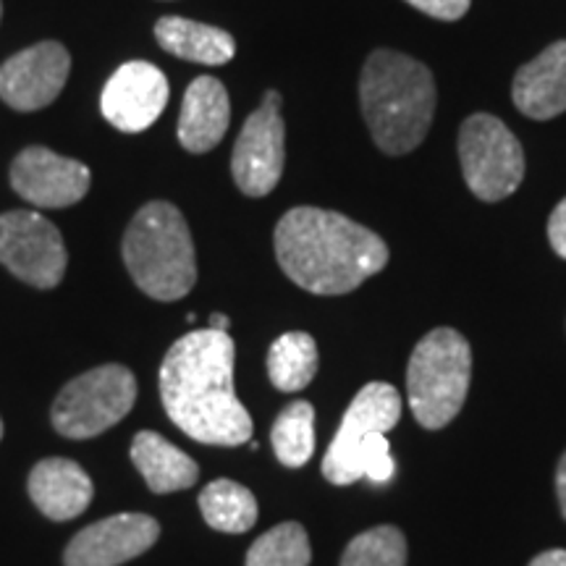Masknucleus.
<instances>
[{
    "mask_svg": "<svg viewBox=\"0 0 566 566\" xmlns=\"http://www.w3.org/2000/svg\"><path fill=\"white\" fill-rule=\"evenodd\" d=\"M233 338L226 331H192L166 352L160 399L176 428L197 443L242 446L254 424L233 391Z\"/></svg>",
    "mask_w": 566,
    "mask_h": 566,
    "instance_id": "obj_1",
    "label": "nucleus"
},
{
    "mask_svg": "<svg viewBox=\"0 0 566 566\" xmlns=\"http://www.w3.org/2000/svg\"><path fill=\"white\" fill-rule=\"evenodd\" d=\"M275 258L304 292L338 296L384 271L388 247L378 233L342 212L294 208L275 226Z\"/></svg>",
    "mask_w": 566,
    "mask_h": 566,
    "instance_id": "obj_2",
    "label": "nucleus"
},
{
    "mask_svg": "<svg viewBox=\"0 0 566 566\" xmlns=\"http://www.w3.org/2000/svg\"><path fill=\"white\" fill-rule=\"evenodd\" d=\"M359 103L378 150L407 155L433 124V74L405 53L375 51L359 76Z\"/></svg>",
    "mask_w": 566,
    "mask_h": 566,
    "instance_id": "obj_3",
    "label": "nucleus"
},
{
    "mask_svg": "<svg viewBox=\"0 0 566 566\" xmlns=\"http://www.w3.org/2000/svg\"><path fill=\"white\" fill-rule=\"evenodd\" d=\"M122 254L134 283L158 302L181 300L197 283L192 233L171 202H147L132 218Z\"/></svg>",
    "mask_w": 566,
    "mask_h": 566,
    "instance_id": "obj_4",
    "label": "nucleus"
},
{
    "mask_svg": "<svg viewBox=\"0 0 566 566\" xmlns=\"http://www.w3.org/2000/svg\"><path fill=\"white\" fill-rule=\"evenodd\" d=\"M401 420V399L391 384L373 380L354 396L342 428L323 457V478L334 485L373 480L384 485L396 475L388 430Z\"/></svg>",
    "mask_w": 566,
    "mask_h": 566,
    "instance_id": "obj_5",
    "label": "nucleus"
},
{
    "mask_svg": "<svg viewBox=\"0 0 566 566\" xmlns=\"http://www.w3.org/2000/svg\"><path fill=\"white\" fill-rule=\"evenodd\" d=\"M472 378V349L454 328H436L407 365V399L424 430H441L462 412Z\"/></svg>",
    "mask_w": 566,
    "mask_h": 566,
    "instance_id": "obj_6",
    "label": "nucleus"
},
{
    "mask_svg": "<svg viewBox=\"0 0 566 566\" xmlns=\"http://www.w3.org/2000/svg\"><path fill=\"white\" fill-rule=\"evenodd\" d=\"M137 401V378L124 365H103L63 386L53 405V428L71 441H87L113 428Z\"/></svg>",
    "mask_w": 566,
    "mask_h": 566,
    "instance_id": "obj_7",
    "label": "nucleus"
},
{
    "mask_svg": "<svg viewBox=\"0 0 566 566\" xmlns=\"http://www.w3.org/2000/svg\"><path fill=\"white\" fill-rule=\"evenodd\" d=\"M459 160L472 195L483 202L506 200L525 179V153L504 122L488 113L470 116L459 132Z\"/></svg>",
    "mask_w": 566,
    "mask_h": 566,
    "instance_id": "obj_8",
    "label": "nucleus"
},
{
    "mask_svg": "<svg viewBox=\"0 0 566 566\" xmlns=\"http://www.w3.org/2000/svg\"><path fill=\"white\" fill-rule=\"evenodd\" d=\"M0 263L34 289H55L66 273V247L55 226L32 210L0 216Z\"/></svg>",
    "mask_w": 566,
    "mask_h": 566,
    "instance_id": "obj_9",
    "label": "nucleus"
},
{
    "mask_svg": "<svg viewBox=\"0 0 566 566\" xmlns=\"http://www.w3.org/2000/svg\"><path fill=\"white\" fill-rule=\"evenodd\" d=\"M286 163V124L281 95L265 92V101L244 122L231 155V174L247 197H265L279 187Z\"/></svg>",
    "mask_w": 566,
    "mask_h": 566,
    "instance_id": "obj_10",
    "label": "nucleus"
},
{
    "mask_svg": "<svg viewBox=\"0 0 566 566\" xmlns=\"http://www.w3.org/2000/svg\"><path fill=\"white\" fill-rule=\"evenodd\" d=\"M92 174L84 163L48 150L27 147L11 166V187L21 200L38 208H69L90 192Z\"/></svg>",
    "mask_w": 566,
    "mask_h": 566,
    "instance_id": "obj_11",
    "label": "nucleus"
},
{
    "mask_svg": "<svg viewBox=\"0 0 566 566\" xmlns=\"http://www.w3.org/2000/svg\"><path fill=\"white\" fill-rule=\"evenodd\" d=\"M71 55L61 42H40L0 66V97L13 111L48 108L66 87Z\"/></svg>",
    "mask_w": 566,
    "mask_h": 566,
    "instance_id": "obj_12",
    "label": "nucleus"
},
{
    "mask_svg": "<svg viewBox=\"0 0 566 566\" xmlns=\"http://www.w3.org/2000/svg\"><path fill=\"white\" fill-rule=\"evenodd\" d=\"M168 80L147 61L124 63L111 76L101 95V111L118 132L137 134L150 129L168 105Z\"/></svg>",
    "mask_w": 566,
    "mask_h": 566,
    "instance_id": "obj_13",
    "label": "nucleus"
},
{
    "mask_svg": "<svg viewBox=\"0 0 566 566\" xmlns=\"http://www.w3.org/2000/svg\"><path fill=\"white\" fill-rule=\"evenodd\" d=\"M160 525L147 514H113L71 537L63 554L66 566H118L150 551Z\"/></svg>",
    "mask_w": 566,
    "mask_h": 566,
    "instance_id": "obj_14",
    "label": "nucleus"
},
{
    "mask_svg": "<svg viewBox=\"0 0 566 566\" xmlns=\"http://www.w3.org/2000/svg\"><path fill=\"white\" fill-rule=\"evenodd\" d=\"M30 499L48 520L69 522L87 512L95 485L87 472L71 459H42L30 472Z\"/></svg>",
    "mask_w": 566,
    "mask_h": 566,
    "instance_id": "obj_15",
    "label": "nucleus"
},
{
    "mask_svg": "<svg viewBox=\"0 0 566 566\" xmlns=\"http://www.w3.org/2000/svg\"><path fill=\"white\" fill-rule=\"evenodd\" d=\"M229 92L212 76H197L184 92L179 116V142L187 153H210L229 132Z\"/></svg>",
    "mask_w": 566,
    "mask_h": 566,
    "instance_id": "obj_16",
    "label": "nucleus"
},
{
    "mask_svg": "<svg viewBox=\"0 0 566 566\" xmlns=\"http://www.w3.org/2000/svg\"><path fill=\"white\" fill-rule=\"evenodd\" d=\"M514 105L535 122H548L566 111V40L548 45L514 76Z\"/></svg>",
    "mask_w": 566,
    "mask_h": 566,
    "instance_id": "obj_17",
    "label": "nucleus"
},
{
    "mask_svg": "<svg viewBox=\"0 0 566 566\" xmlns=\"http://www.w3.org/2000/svg\"><path fill=\"white\" fill-rule=\"evenodd\" d=\"M132 462L153 493L187 491L200 478V467L155 430H142L132 441Z\"/></svg>",
    "mask_w": 566,
    "mask_h": 566,
    "instance_id": "obj_18",
    "label": "nucleus"
},
{
    "mask_svg": "<svg viewBox=\"0 0 566 566\" xmlns=\"http://www.w3.org/2000/svg\"><path fill=\"white\" fill-rule=\"evenodd\" d=\"M155 38L166 53L205 66H223L237 53V42L226 30L181 17H163L155 24Z\"/></svg>",
    "mask_w": 566,
    "mask_h": 566,
    "instance_id": "obj_19",
    "label": "nucleus"
},
{
    "mask_svg": "<svg viewBox=\"0 0 566 566\" xmlns=\"http://www.w3.org/2000/svg\"><path fill=\"white\" fill-rule=\"evenodd\" d=\"M200 512L205 522L218 533L242 535L258 522V499L250 488L221 478L205 485L200 493Z\"/></svg>",
    "mask_w": 566,
    "mask_h": 566,
    "instance_id": "obj_20",
    "label": "nucleus"
},
{
    "mask_svg": "<svg viewBox=\"0 0 566 566\" xmlns=\"http://www.w3.org/2000/svg\"><path fill=\"white\" fill-rule=\"evenodd\" d=\"M268 375L283 394L302 391L317 375V344L304 331H289L275 338L268 352Z\"/></svg>",
    "mask_w": 566,
    "mask_h": 566,
    "instance_id": "obj_21",
    "label": "nucleus"
},
{
    "mask_svg": "<svg viewBox=\"0 0 566 566\" xmlns=\"http://www.w3.org/2000/svg\"><path fill=\"white\" fill-rule=\"evenodd\" d=\"M273 451L283 467H304L315 454V407L294 401L275 417L271 430Z\"/></svg>",
    "mask_w": 566,
    "mask_h": 566,
    "instance_id": "obj_22",
    "label": "nucleus"
},
{
    "mask_svg": "<svg viewBox=\"0 0 566 566\" xmlns=\"http://www.w3.org/2000/svg\"><path fill=\"white\" fill-rule=\"evenodd\" d=\"M313 548L300 522H281L247 551V566H310Z\"/></svg>",
    "mask_w": 566,
    "mask_h": 566,
    "instance_id": "obj_23",
    "label": "nucleus"
},
{
    "mask_svg": "<svg viewBox=\"0 0 566 566\" xmlns=\"http://www.w3.org/2000/svg\"><path fill=\"white\" fill-rule=\"evenodd\" d=\"M342 566H407V537L394 525L365 530L346 546Z\"/></svg>",
    "mask_w": 566,
    "mask_h": 566,
    "instance_id": "obj_24",
    "label": "nucleus"
},
{
    "mask_svg": "<svg viewBox=\"0 0 566 566\" xmlns=\"http://www.w3.org/2000/svg\"><path fill=\"white\" fill-rule=\"evenodd\" d=\"M409 6H415L417 11L428 13V17L441 19V21H457L470 11L472 0H407Z\"/></svg>",
    "mask_w": 566,
    "mask_h": 566,
    "instance_id": "obj_25",
    "label": "nucleus"
},
{
    "mask_svg": "<svg viewBox=\"0 0 566 566\" xmlns=\"http://www.w3.org/2000/svg\"><path fill=\"white\" fill-rule=\"evenodd\" d=\"M548 239H551V247H554V252L558 254V258L566 260V197L556 205V210L551 212Z\"/></svg>",
    "mask_w": 566,
    "mask_h": 566,
    "instance_id": "obj_26",
    "label": "nucleus"
},
{
    "mask_svg": "<svg viewBox=\"0 0 566 566\" xmlns=\"http://www.w3.org/2000/svg\"><path fill=\"white\" fill-rule=\"evenodd\" d=\"M556 495H558V509H562V516L566 520V451L558 459L556 467Z\"/></svg>",
    "mask_w": 566,
    "mask_h": 566,
    "instance_id": "obj_27",
    "label": "nucleus"
},
{
    "mask_svg": "<svg viewBox=\"0 0 566 566\" xmlns=\"http://www.w3.org/2000/svg\"><path fill=\"white\" fill-rule=\"evenodd\" d=\"M530 566H566V551L564 548H554L546 551V554L535 556Z\"/></svg>",
    "mask_w": 566,
    "mask_h": 566,
    "instance_id": "obj_28",
    "label": "nucleus"
},
{
    "mask_svg": "<svg viewBox=\"0 0 566 566\" xmlns=\"http://www.w3.org/2000/svg\"><path fill=\"white\" fill-rule=\"evenodd\" d=\"M210 328H212V331H226V334H229V328H231L229 315L212 313V315H210Z\"/></svg>",
    "mask_w": 566,
    "mask_h": 566,
    "instance_id": "obj_29",
    "label": "nucleus"
},
{
    "mask_svg": "<svg viewBox=\"0 0 566 566\" xmlns=\"http://www.w3.org/2000/svg\"><path fill=\"white\" fill-rule=\"evenodd\" d=\"M0 438H3V420H0Z\"/></svg>",
    "mask_w": 566,
    "mask_h": 566,
    "instance_id": "obj_30",
    "label": "nucleus"
},
{
    "mask_svg": "<svg viewBox=\"0 0 566 566\" xmlns=\"http://www.w3.org/2000/svg\"><path fill=\"white\" fill-rule=\"evenodd\" d=\"M0 17H3V3H0Z\"/></svg>",
    "mask_w": 566,
    "mask_h": 566,
    "instance_id": "obj_31",
    "label": "nucleus"
}]
</instances>
